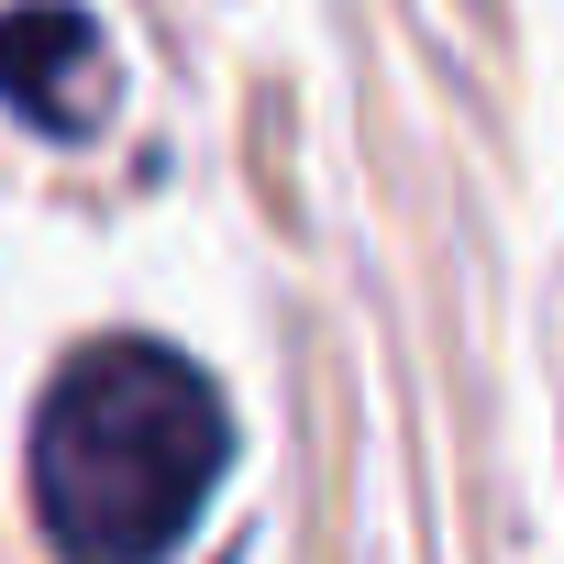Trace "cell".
<instances>
[{"label": "cell", "instance_id": "obj_2", "mask_svg": "<svg viewBox=\"0 0 564 564\" xmlns=\"http://www.w3.org/2000/svg\"><path fill=\"white\" fill-rule=\"evenodd\" d=\"M0 111L45 144H89L122 111V56L89 0H12L0 12Z\"/></svg>", "mask_w": 564, "mask_h": 564}, {"label": "cell", "instance_id": "obj_1", "mask_svg": "<svg viewBox=\"0 0 564 564\" xmlns=\"http://www.w3.org/2000/svg\"><path fill=\"white\" fill-rule=\"evenodd\" d=\"M221 476H232V399L155 333L78 344L23 432V487L56 564H177Z\"/></svg>", "mask_w": 564, "mask_h": 564}]
</instances>
